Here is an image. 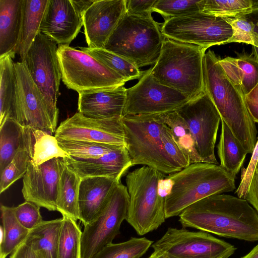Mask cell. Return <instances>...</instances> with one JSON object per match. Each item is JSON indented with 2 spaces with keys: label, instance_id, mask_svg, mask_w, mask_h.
<instances>
[{
  "label": "cell",
  "instance_id": "obj_14",
  "mask_svg": "<svg viewBox=\"0 0 258 258\" xmlns=\"http://www.w3.org/2000/svg\"><path fill=\"white\" fill-rule=\"evenodd\" d=\"M151 71V68L143 72L138 82L126 89L122 117L175 111L189 100L182 93L158 82Z\"/></svg>",
  "mask_w": 258,
  "mask_h": 258
},
{
  "label": "cell",
  "instance_id": "obj_33",
  "mask_svg": "<svg viewBox=\"0 0 258 258\" xmlns=\"http://www.w3.org/2000/svg\"><path fill=\"white\" fill-rule=\"evenodd\" d=\"M24 127L14 117L0 125V173L12 161L22 147Z\"/></svg>",
  "mask_w": 258,
  "mask_h": 258
},
{
  "label": "cell",
  "instance_id": "obj_22",
  "mask_svg": "<svg viewBox=\"0 0 258 258\" xmlns=\"http://www.w3.org/2000/svg\"><path fill=\"white\" fill-rule=\"evenodd\" d=\"M120 181L107 177L81 178L78 194L79 220L84 226L100 214L115 187Z\"/></svg>",
  "mask_w": 258,
  "mask_h": 258
},
{
  "label": "cell",
  "instance_id": "obj_18",
  "mask_svg": "<svg viewBox=\"0 0 258 258\" xmlns=\"http://www.w3.org/2000/svg\"><path fill=\"white\" fill-rule=\"evenodd\" d=\"M125 12V0H95L82 16L88 47L104 48Z\"/></svg>",
  "mask_w": 258,
  "mask_h": 258
},
{
  "label": "cell",
  "instance_id": "obj_38",
  "mask_svg": "<svg viewBox=\"0 0 258 258\" xmlns=\"http://www.w3.org/2000/svg\"><path fill=\"white\" fill-rule=\"evenodd\" d=\"M58 144L70 156L77 159L97 158L120 146L105 143L73 140H58Z\"/></svg>",
  "mask_w": 258,
  "mask_h": 258
},
{
  "label": "cell",
  "instance_id": "obj_45",
  "mask_svg": "<svg viewBox=\"0 0 258 258\" xmlns=\"http://www.w3.org/2000/svg\"><path fill=\"white\" fill-rule=\"evenodd\" d=\"M156 0H125L126 12L138 15H151Z\"/></svg>",
  "mask_w": 258,
  "mask_h": 258
},
{
  "label": "cell",
  "instance_id": "obj_25",
  "mask_svg": "<svg viewBox=\"0 0 258 258\" xmlns=\"http://www.w3.org/2000/svg\"><path fill=\"white\" fill-rule=\"evenodd\" d=\"M21 31L17 53L24 61L26 55L40 33V27L48 0H22Z\"/></svg>",
  "mask_w": 258,
  "mask_h": 258
},
{
  "label": "cell",
  "instance_id": "obj_46",
  "mask_svg": "<svg viewBox=\"0 0 258 258\" xmlns=\"http://www.w3.org/2000/svg\"><path fill=\"white\" fill-rule=\"evenodd\" d=\"M247 109L255 122L258 123V83L244 96Z\"/></svg>",
  "mask_w": 258,
  "mask_h": 258
},
{
  "label": "cell",
  "instance_id": "obj_7",
  "mask_svg": "<svg viewBox=\"0 0 258 258\" xmlns=\"http://www.w3.org/2000/svg\"><path fill=\"white\" fill-rule=\"evenodd\" d=\"M126 148L133 166H147L164 174L179 171L166 155L161 139L162 123L157 114L122 117Z\"/></svg>",
  "mask_w": 258,
  "mask_h": 258
},
{
  "label": "cell",
  "instance_id": "obj_8",
  "mask_svg": "<svg viewBox=\"0 0 258 258\" xmlns=\"http://www.w3.org/2000/svg\"><path fill=\"white\" fill-rule=\"evenodd\" d=\"M61 80L78 93L123 86L127 82L87 53L69 45H58Z\"/></svg>",
  "mask_w": 258,
  "mask_h": 258
},
{
  "label": "cell",
  "instance_id": "obj_32",
  "mask_svg": "<svg viewBox=\"0 0 258 258\" xmlns=\"http://www.w3.org/2000/svg\"><path fill=\"white\" fill-rule=\"evenodd\" d=\"M159 120L167 125L180 148L188 158L190 164L202 162L185 120L176 111L157 114Z\"/></svg>",
  "mask_w": 258,
  "mask_h": 258
},
{
  "label": "cell",
  "instance_id": "obj_51",
  "mask_svg": "<svg viewBox=\"0 0 258 258\" xmlns=\"http://www.w3.org/2000/svg\"><path fill=\"white\" fill-rule=\"evenodd\" d=\"M241 15L252 22L255 26V30L258 32V6Z\"/></svg>",
  "mask_w": 258,
  "mask_h": 258
},
{
  "label": "cell",
  "instance_id": "obj_54",
  "mask_svg": "<svg viewBox=\"0 0 258 258\" xmlns=\"http://www.w3.org/2000/svg\"><path fill=\"white\" fill-rule=\"evenodd\" d=\"M252 51L254 54V56L258 61V47L252 46Z\"/></svg>",
  "mask_w": 258,
  "mask_h": 258
},
{
  "label": "cell",
  "instance_id": "obj_52",
  "mask_svg": "<svg viewBox=\"0 0 258 258\" xmlns=\"http://www.w3.org/2000/svg\"><path fill=\"white\" fill-rule=\"evenodd\" d=\"M148 258H176L167 253L159 250H154V252Z\"/></svg>",
  "mask_w": 258,
  "mask_h": 258
},
{
  "label": "cell",
  "instance_id": "obj_50",
  "mask_svg": "<svg viewBox=\"0 0 258 258\" xmlns=\"http://www.w3.org/2000/svg\"><path fill=\"white\" fill-rule=\"evenodd\" d=\"M95 0H71V2L76 11L82 16L83 13L95 2Z\"/></svg>",
  "mask_w": 258,
  "mask_h": 258
},
{
  "label": "cell",
  "instance_id": "obj_37",
  "mask_svg": "<svg viewBox=\"0 0 258 258\" xmlns=\"http://www.w3.org/2000/svg\"><path fill=\"white\" fill-rule=\"evenodd\" d=\"M200 12L213 16L234 17L247 13L258 6L256 0H201Z\"/></svg>",
  "mask_w": 258,
  "mask_h": 258
},
{
  "label": "cell",
  "instance_id": "obj_19",
  "mask_svg": "<svg viewBox=\"0 0 258 258\" xmlns=\"http://www.w3.org/2000/svg\"><path fill=\"white\" fill-rule=\"evenodd\" d=\"M83 26L82 17L71 0H48L40 27V32L58 45H69Z\"/></svg>",
  "mask_w": 258,
  "mask_h": 258
},
{
  "label": "cell",
  "instance_id": "obj_17",
  "mask_svg": "<svg viewBox=\"0 0 258 258\" xmlns=\"http://www.w3.org/2000/svg\"><path fill=\"white\" fill-rule=\"evenodd\" d=\"M62 159L54 158L38 166L30 161L23 177L22 193L26 201L56 211L58 186Z\"/></svg>",
  "mask_w": 258,
  "mask_h": 258
},
{
  "label": "cell",
  "instance_id": "obj_31",
  "mask_svg": "<svg viewBox=\"0 0 258 258\" xmlns=\"http://www.w3.org/2000/svg\"><path fill=\"white\" fill-rule=\"evenodd\" d=\"M2 226L1 227L0 258L12 254L27 238L29 233L17 220L14 207L1 206Z\"/></svg>",
  "mask_w": 258,
  "mask_h": 258
},
{
  "label": "cell",
  "instance_id": "obj_42",
  "mask_svg": "<svg viewBox=\"0 0 258 258\" xmlns=\"http://www.w3.org/2000/svg\"><path fill=\"white\" fill-rule=\"evenodd\" d=\"M161 133L164 152L172 163L179 171L188 166L189 160L176 143L170 128L162 123Z\"/></svg>",
  "mask_w": 258,
  "mask_h": 258
},
{
  "label": "cell",
  "instance_id": "obj_43",
  "mask_svg": "<svg viewBox=\"0 0 258 258\" xmlns=\"http://www.w3.org/2000/svg\"><path fill=\"white\" fill-rule=\"evenodd\" d=\"M40 208L35 204L26 201L14 207V213L20 224L30 231L43 221L40 212Z\"/></svg>",
  "mask_w": 258,
  "mask_h": 258
},
{
  "label": "cell",
  "instance_id": "obj_3",
  "mask_svg": "<svg viewBox=\"0 0 258 258\" xmlns=\"http://www.w3.org/2000/svg\"><path fill=\"white\" fill-rule=\"evenodd\" d=\"M167 177L173 181V185L164 200L166 218L179 216L202 199L236 188L235 177L218 164L191 163Z\"/></svg>",
  "mask_w": 258,
  "mask_h": 258
},
{
  "label": "cell",
  "instance_id": "obj_24",
  "mask_svg": "<svg viewBox=\"0 0 258 258\" xmlns=\"http://www.w3.org/2000/svg\"><path fill=\"white\" fill-rule=\"evenodd\" d=\"M22 146L28 150L30 162L35 166L54 158L70 156L59 147L54 136L42 130L24 127Z\"/></svg>",
  "mask_w": 258,
  "mask_h": 258
},
{
  "label": "cell",
  "instance_id": "obj_29",
  "mask_svg": "<svg viewBox=\"0 0 258 258\" xmlns=\"http://www.w3.org/2000/svg\"><path fill=\"white\" fill-rule=\"evenodd\" d=\"M220 140L217 146L220 165L235 177L248 153L222 120Z\"/></svg>",
  "mask_w": 258,
  "mask_h": 258
},
{
  "label": "cell",
  "instance_id": "obj_15",
  "mask_svg": "<svg viewBox=\"0 0 258 258\" xmlns=\"http://www.w3.org/2000/svg\"><path fill=\"white\" fill-rule=\"evenodd\" d=\"M17 89L13 117L22 126L54 133L44 97L25 63H15Z\"/></svg>",
  "mask_w": 258,
  "mask_h": 258
},
{
  "label": "cell",
  "instance_id": "obj_10",
  "mask_svg": "<svg viewBox=\"0 0 258 258\" xmlns=\"http://www.w3.org/2000/svg\"><path fill=\"white\" fill-rule=\"evenodd\" d=\"M161 30L165 38L207 49L227 44L233 35L223 18L200 11L165 21Z\"/></svg>",
  "mask_w": 258,
  "mask_h": 258
},
{
  "label": "cell",
  "instance_id": "obj_41",
  "mask_svg": "<svg viewBox=\"0 0 258 258\" xmlns=\"http://www.w3.org/2000/svg\"><path fill=\"white\" fill-rule=\"evenodd\" d=\"M223 18L233 30V35L228 43L242 42L258 47V32L252 22L242 15Z\"/></svg>",
  "mask_w": 258,
  "mask_h": 258
},
{
  "label": "cell",
  "instance_id": "obj_28",
  "mask_svg": "<svg viewBox=\"0 0 258 258\" xmlns=\"http://www.w3.org/2000/svg\"><path fill=\"white\" fill-rule=\"evenodd\" d=\"M81 179L63 161L58 186L56 211L62 216L76 221L79 220L78 194Z\"/></svg>",
  "mask_w": 258,
  "mask_h": 258
},
{
  "label": "cell",
  "instance_id": "obj_48",
  "mask_svg": "<svg viewBox=\"0 0 258 258\" xmlns=\"http://www.w3.org/2000/svg\"><path fill=\"white\" fill-rule=\"evenodd\" d=\"M10 258H39L31 247L24 241L12 254Z\"/></svg>",
  "mask_w": 258,
  "mask_h": 258
},
{
  "label": "cell",
  "instance_id": "obj_2",
  "mask_svg": "<svg viewBox=\"0 0 258 258\" xmlns=\"http://www.w3.org/2000/svg\"><path fill=\"white\" fill-rule=\"evenodd\" d=\"M212 50L203 58L205 90L215 105L221 120L248 154H252L256 142L255 122L246 107L244 95L227 76Z\"/></svg>",
  "mask_w": 258,
  "mask_h": 258
},
{
  "label": "cell",
  "instance_id": "obj_55",
  "mask_svg": "<svg viewBox=\"0 0 258 258\" xmlns=\"http://www.w3.org/2000/svg\"><path fill=\"white\" fill-rule=\"evenodd\" d=\"M256 167L258 168V161H257V165H256Z\"/></svg>",
  "mask_w": 258,
  "mask_h": 258
},
{
  "label": "cell",
  "instance_id": "obj_12",
  "mask_svg": "<svg viewBox=\"0 0 258 258\" xmlns=\"http://www.w3.org/2000/svg\"><path fill=\"white\" fill-rule=\"evenodd\" d=\"M186 121L201 162L218 164L215 147L221 116L205 90L175 110Z\"/></svg>",
  "mask_w": 258,
  "mask_h": 258
},
{
  "label": "cell",
  "instance_id": "obj_27",
  "mask_svg": "<svg viewBox=\"0 0 258 258\" xmlns=\"http://www.w3.org/2000/svg\"><path fill=\"white\" fill-rule=\"evenodd\" d=\"M62 218L43 221L29 231L25 242L39 258H57Z\"/></svg>",
  "mask_w": 258,
  "mask_h": 258
},
{
  "label": "cell",
  "instance_id": "obj_20",
  "mask_svg": "<svg viewBox=\"0 0 258 258\" xmlns=\"http://www.w3.org/2000/svg\"><path fill=\"white\" fill-rule=\"evenodd\" d=\"M62 159L81 178L107 177L120 181L133 166L126 148L122 146L97 158L77 159L69 156Z\"/></svg>",
  "mask_w": 258,
  "mask_h": 258
},
{
  "label": "cell",
  "instance_id": "obj_49",
  "mask_svg": "<svg viewBox=\"0 0 258 258\" xmlns=\"http://www.w3.org/2000/svg\"><path fill=\"white\" fill-rule=\"evenodd\" d=\"M173 185V181L167 176L160 179L158 183V193L160 196L165 199L170 193Z\"/></svg>",
  "mask_w": 258,
  "mask_h": 258
},
{
  "label": "cell",
  "instance_id": "obj_21",
  "mask_svg": "<svg viewBox=\"0 0 258 258\" xmlns=\"http://www.w3.org/2000/svg\"><path fill=\"white\" fill-rule=\"evenodd\" d=\"M126 89L118 88L79 93L78 112L93 119L122 118Z\"/></svg>",
  "mask_w": 258,
  "mask_h": 258
},
{
  "label": "cell",
  "instance_id": "obj_23",
  "mask_svg": "<svg viewBox=\"0 0 258 258\" xmlns=\"http://www.w3.org/2000/svg\"><path fill=\"white\" fill-rule=\"evenodd\" d=\"M22 20V0H0V57L17 53Z\"/></svg>",
  "mask_w": 258,
  "mask_h": 258
},
{
  "label": "cell",
  "instance_id": "obj_26",
  "mask_svg": "<svg viewBox=\"0 0 258 258\" xmlns=\"http://www.w3.org/2000/svg\"><path fill=\"white\" fill-rule=\"evenodd\" d=\"M219 63L230 79L244 95L258 83V61L254 56L241 55L220 59Z\"/></svg>",
  "mask_w": 258,
  "mask_h": 258
},
{
  "label": "cell",
  "instance_id": "obj_44",
  "mask_svg": "<svg viewBox=\"0 0 258 258\" xmlns=\"http://www.w3.org/2000/svg\"><path fill=\"white\" fill-rule=\"evenodd\" d=\"M258 161V138L252 154L249 163L246 168L242 170L241 180L238 188L235 192L237 197L245 199L249 185Z\"/></svg>",
  "mask_w": 258,
  "mask_h": 258
},
{
  "label": "cell",
  "instance_id": "obj_11",
  "mask_svg": "<svg viewBox=\"0 0 258 258\" xmlns=\"http://www.w3.org/2000/svg\"><path fill=\"white\" fill-rule=\"evenodd\" d=\"M129 204L126 186L119 182L112 191L103 209L84 226L81 238V258H92L112 243L126 220Z\"/></svg>",
  "mask_w": 258,
  "mask_h": 258
},
{
  "label": "cell",
  "instance_id": "obj_16",
  "mask_svg": "<svg viewBox=\"0 0 258 258\" xmlns=\"http://www.w3.org/2000/svg\"><path fill=\"white\" fill-rule=\"evenodd\" d=\"M54 136L57 140L87 141L126 147L122 118L93 119L78 112L60 123Z\"/></svg>",
  "mask_w": 258,
  "mask_h": 258
},
{
  "label": "cell",
  "instance_id": "obj_40",
  "mask_svg": "<svg viewBox=\"0 0 258 258\" xmlns=\"http://www.w3.org/2000/svg\"><path fill=\"white\" fill-rule=\"evenodd\" d=\"M201 0H156L152 8L165 21L200 11Z\"/></svg>",
  "mask_w": 258,
  "mask_h": 258
},
{
  "label": "cell",
  "instance_id": "obj_5",
  "mask_svg": "<svg viewBox=\"0 0 258 258\" xmlns=\"http://www.w3.org/2000/svg\"><path fill=\"white\" fill-rule=\"evenodd\" d=\"M165 38L152 15L125 12L104 48L140 68L156 63Z\"/></svg>",
  "mask_w": 258,
  "mask_h": 258
},
{
  "label": "cell",
  "instance_id": "obj_47",
  "mask_svg": "<svg viewBox=\"0 0 258 258\" xmlns=\"http://www.w3.org/2000/svg\"><path fill=\"white\" fill-rule=\"evenodd\" d=\"M258 214V168L256 167L245 199Z\"/></svg>",
  "mask_w": 258,
  "mask_h": 258
},
{
  "label": "cell",
  "instance_id": "obj_1",
  "mask_svg": "<svg viewBox=\"0 0 258 258\" xmlns=\"http://www.w3.org/2000/svg\"><path fill=\"white\" fill-rule=\"evenodd\" d=\"M179 217L183 228L248 241L258 240V214L246 199L214 195L188 206Z\"/></svg>",
  "mask_w": 258,
  "mask_h": 258
},
{
  "label": "cell",
  "instance_id": "obj_39",
  "mask_svg": "<svg viewBox=\"0 0 258 258\" xmlns=\"http://www.w3.org/2000/svg\"><path fill=\"white\" fill-rule=\"evenodd\" d=\"M31 157L28 150L22 146L12 161L1 173L0 193L26 174Z\"/></svg>",
  "mask_w": 258,
  "mask_h": 258
},
{
  "label": "cell",
  "instance_id": "obj_30",
  "mask_svg": "<svg viewBox=\"0 0 258 258\" xmlns=\"http://www.w3.org/2000/svg\"><path fill=\"white\" fill-rule=\"evenodd\" d=\"M13 58L9 54L0 57V125L14 116L17 77Z\"/></svg>",
  "mask_w": 258,
  "mask_h": 258
},
{
  "label": "cell",
  "instance_id": "obj_13",
  "mask_svg": "<svg viewBox=\"0 0 258 258\" xmlns=\"http://www.w3.org/2000/svg\"><path fill=\"white\" fill-rule=\"evenodd\" d=\"M152 247L176 258H229L236 249L209 233L171 227Z\"/></svg>",
  "mask_w": 258,
  "mask_h": 258
},
{
  "label": "cell",
  "instance_id": "obj_35",
  "mask_svg": "<svg viewBox=\"0 0 258 258\" xmlns=\"http://www.w3.org/2000/svg\"><path fill=\"white\" fill-rule=\"evenodd\" d=\"M62 219L57 258H81L82 231L75 220L67 216Z\"/></svg>",
  "mask_w": 258,
  "mask_h": 258
},
{
  "label": "cell",
  "instance_id": "obj_6",
  "mask_svg": "<svg viewBox=\"0 0 258 258\" xmlns=\"http://www.w3.org/2000/svg\"><path fill=\"white\" fill-rule=\"evenodd\" d=\"M165 177L164 174L147 166L126 175L129 204L125 220L139 235L156 230L166 219L165 199L158 193L159 181Z\"/></svg>",
  "mask_w": 258,
  "mask_h": 258
},
{
  "label": "cell",
  "instance_id": "obj_36",
  "mask_svg": "<svg viewBox=\"0 0 258 258\" xmlns=\"http://www.w3.org/2000/svg\"><path fill=\"white\" fill-rule=\"evenodd\" d=\"M152 244L153 241L146 237H131L124 242L106 245L92 258H140Z\"/></svg>",
  "mask_w": 258,
  "mask_h": 258
},
{
  "label": "cell",
  "instance_id": "obj_4",
  "mask_svg": "<svg viewBox=\"0 0 258 258\" xmlns=\"http://www.w3.org/2000/svg\"><path fill=\"white\" fill-rule=\"evenodd\" d=\"M206 50L165 38L151 74L161 84L192 99L205 91L203 58Z\"/></svg>",
  "mask_w": 258,
  "mask_h": 258
},
{
  "label": "cell",
  "instance_id": "obj_9",
  "mask_svg": "<svg viewBox=\"0 0 258 258\" xmlns=\"http://www.w3.org/2000/svg\"><path fill=\"white\" fill-rule=\"evenodd\" d=\"M57 44L51 38L40 32L23 61L32 79L44 97L55 132L59 113L57 101L61 79Z\"/></svg>",
  "mask_w": 258,
  "mask_h": 258
},
{
  "label": "cell",
  "instance_id": "obj_34",
  "mask_svg": "<svg viewBox=\"0 0 258 258\" xmlns=\"http://www.w3.org/2000/svg\"><path fill=\"white\" fill-rule=\"evenodd\" d=\"M78 48L115 72L126 81L139 79L142 76L143 72L130 61L104 48Z\"/></svg>",
  "mask_w": 258,
  "mask_h": 258
},
{
  "label": "cell",
  "instance_id": "obj_53",
  "mask_svg": "<svg viewBox=\"0 0 258 258\" xmlns=\"http://www.w3.org/2000/svg\"><path fill=\"white\" fill-rule=\"evenodd\" d=\"M241 258H258V244L248 254Z\"/></svg>",
  "mask_w": 258,
  "mask_h": 258
}]
</instances>
